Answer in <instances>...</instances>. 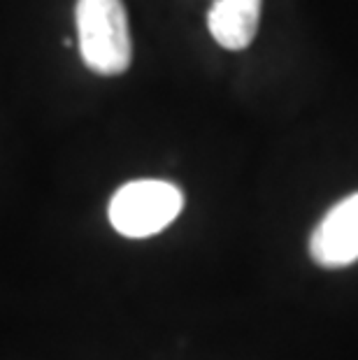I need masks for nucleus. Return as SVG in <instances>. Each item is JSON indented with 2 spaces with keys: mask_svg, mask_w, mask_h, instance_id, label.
Instances as JSON below:
<instances>
[{
  "mask_svg": "<svg viewBox=\"0 0 358 360\" xmlns=\"http://www.w3.org/2000/svg\"><path fill=\"white\" fill-rule=\"evenodd\" d=\"M75 21L82 60L91 72L114 77L131 68L133 40L121 0H77Z\"/></svg>",
  "mask_w": 358,
  "mask_h": 360,
  "instance_id": "1",
  "label": "nucleus"
},
{
  "mask_svg": "<svg viewBox=\"0 0 358 360\" xmlns=\"http://www.w3.org/2000/svg\"><path fill=\"white\" fill-rule=\"evenodd\" d=\"M263 0H215L207 12L212 37L228 51L247 49L256 37Z\"/></svg>",
  "mask_w": 358,
  "mask_h": 360,
  "instance_id": "4",
  "label": "nucleus"
},
{
  "mask_svg": "<svg viewBox=\"0 0 358 360\" xmlns=\"http://www.w3.org/2000/svg\"><path fill=\"white\" fill-rule=\"evenodd\" d=\"M184 207V193L172 181L135 179L112 195L108 217L119 235L142 240L165 231Z\"/></svg>",
  "mask_w": 358,
  "mask_h": 360,
  "instance_id": "2",
  "label": "nucleus"
},
{
  "mask_svg": "<svg viewBox=\"0 0 358 360\" xmlns=\"http://www.w3.org/2000/svg\"><path fill=\"white\" fill-rule=\"evenodd\" d=\"M309 256L317 265L338 270L358 260V193L333 205L309 237Z\"/></svg>",
  "mask_w": 358,
  "mask_h": 360,
  "instance_id": "3",
  "label": "nucleus"
}]
</instances>
